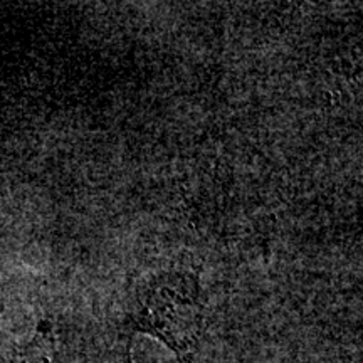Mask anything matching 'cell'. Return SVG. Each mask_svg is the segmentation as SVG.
<instances>
[{
	"label": "cell",
	"mask_w": 363,
	"mask_h": 363,
	"mask_svg": "<svg viewBox=\"0 0 363 363\" xmlns=\"http://www.w3.org/2000/svg\"><path fill=\"white\" fill-rule=\"evenodd\" d=\"M6 363H57V347L51 328L40 326L33 342L13 353Z\"/></svg>",
	"instance_id": "obj_2"
},
{
	"label": "cell",
	"mask_w": 363,
	"mask_h": 363,
	"mask_svg": "<svg viewBox=\"0 0 363 363\" xmlns=\"http://www.w3.org/2000/svg\"><path fill=\"white\" fill-rule=\"evenodd\" d=\"M140 328L155 335L175 353L197 343L202 326L199 281L190 272L160 276L148 288L140 310Z\"/></svg>",
	"instance_id": "obj_1"
}]
</instances>
